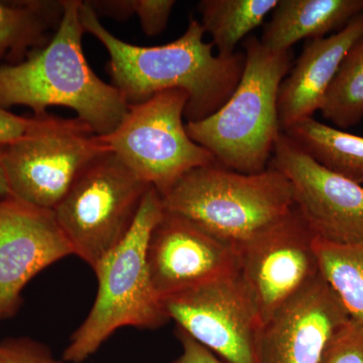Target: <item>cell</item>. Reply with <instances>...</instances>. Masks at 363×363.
Returning <instances> with one entry per match:
<instances>
[{
    "instance_id": "cell-8",
    "label": "cell",
    "mask_w": 363,
    "mask_h": 363,
    "mask_svg": "<svg viewBox=\"0 0 363 363\" xmlns=\"http://www.w3.org/2000/svg\"><path fill=\"white\" fill-rule=\"evenodd\" d=\"M106 152L101 136L78 117L33 114L25 135L4 149L11 195L52 210L83 169Z\"/></svg>"
},
{
    "instance_id": "cell-1",
    "label": "cell",
    "mask_w": 363,
    "mask_h": 363,
    "mask_svg": "<svg viewBox=\"0 0 363 363\" xmlns=\"http://www.w3.org/2000/svg\"><path fill=\"white\" fill-rule=\"evenodd\" d=\"M80 21L85 33L99 40L108 52L111 85L128 105L140 104L164 91L183 90L189 96L185 119L196 123L225 104L245 71V52L214 55L213 44L204 42V28L196 20L190 21L179 39L155 47L118 39L86 1L81 2Z\"/></svg>"
},
{
    "instance_id": "cell-11",
    "label": "cell",
    "mask_w": 363,
    "mask_h": 363,
    "mask_svg": "<svg viewBox=\"0 0 363 363\" xmlns=\"http://www.w3.org/2000/svg\"><path fill=\"white\" fill-rule=\"evenodd\" d=\"M269 167L290 181L295 206L319 240H363V186L329 171L281 131Z\"/></svg>"
},
{
    "instance_id": "cell-21",
    "label": "cell",
    "mask_w": 363,
    "mask_h": 363,
    "mask_svg": "<svg viewBox=\"0 0 363 363\" xmlns=\"http://www.w3.org/2000/svg\"><path fill=\"white\" fill-rule=\"evenodd\" d=\"M320 111L339 128H350L362 121L363 37L344 57Z\"/></svg>"
},
{
    "instance_id": "cell-10",
    "label": "cell",
    "mask_w": 363,
    "mask_h": 363,
    "mask_svg": "<svg viewBox=\"0 0 363 363\" xmlns=\"http://www.w3.org/2000/svg\"><path fill=\"white\" fill-rule=\"evenodd\" d=\"M316 235L296 206L236 247L238 274L262 321L320 274Z\"/></svg>"
},
{
    "instance_id": "cell-9",
    "label": "cell",
    "mask_w": 363,
    "mask_h": 363,
    "mask_svg": "<svg viewBox=\"0 0 363 363\" xmlns=\"http://www.w3.org/2000/svg\"><path fill=\"white\" fill-rule=\"evenodd\" d=\"M169 320L224 363H259L264 321L240 274L162 300Z\"/></svg>"
},
{
    "instance_id": "cell-13",
    "label": "cell",
    "mask_w": 363,
    "mask_h": 363,
    "mask_svg": "<svg viewBox=\"0 0 363 363\" xmlns=\"http://www.w3.org/2000/svg\"><path fill=\"white\" fill-rule=\"evenodd\" d=\"M150 278L164 300L213 279L238 274V250L195 222L164 210L147 247Z\"/></svg>"
},
{
    "instance_id": "cell-22",
    "label": "cell",
    "mask_w": 363,
    "mask_h": 363,
    "mask_svg": "<svg viewBox=\"0 0 363 363\" xmlns=\"http://www.w3.org/2000/svg\"><path fill=\"white\" fill-rule=\"evenodd\" d=\"M319 363H363V328L347 322L329 341Z\"/></svg>"
},
{
    "instance_id": "cell-19",
    "label": "cell",
    "mask_w": 363,
    "mask_h": 363,
    "mask_svg": "<svg viewBox=\"0 0 363 363\" xmlns=\"http://www.w3.org/2000/svg\"><path fill=\"white\" fill-rule=\"evenodd\" d=\"M279 0H202L198 4L201 26L210 33L219 56L235 54L248 33L264 23Z\"/></svg>"
},
{
    "instance_id": "cell-23",
    "label": "cell",
    "mask_w": 363,
    "mask_h": 363,
    "mask_svg": "<svg viewBox=\"0 0 363 363\" xmlns=\"http://www.w3.org/2000/svg\"><path fill=\"white\" fill-rule=\"evenodd\" d=\"M0 363H68L57 359L49 346L30 337H9L0 341Z\"/></svg>"
},
{
    "instance_id": "cell-27",
    "label": "cell",
    "mask_w": 363,
    "mask_h": 363,
    "mask_svg": "<svg viewBox=\"0 0 363 363\" xmlns=\"http://www.w3.org/2000/svg\"><path fill=\"white\" fill-rule=\"evenodd\" d=\"M4 145H0V197L11 194L4 167Z\"/></svg>"
},
{
    "instance_id": "cell-20",
    "label": "cell",
    "mask_w": 363,
    "mask_h": 363,
    "mask_svg": "<svg viewBox=\"0 0 363 363\" xmlns=\"http://www.w3.org/2000/svg\"><path fill=\"white\" fill-rule=\"evenodd\" d=\"M320 272L351 321L363 328V240L332 243L316 238Z\"/></svg>"
},
{
    "instance_id": "cell-6",
    "label": "cell",
    "mask_w": 363,
    "mask_h": 363,
    "mask_svg": "<svg viewBox=\"0 0 363 363\" xmlns=\"http://www.w3.org/2000/svg\"><path fill=\"white\" fill-rule=\"evenodd\" d=\"M150 187L111 150L87 164L52 209L74 255L96 266L130 233Z\"/></svg>"
},
{
    "instance_id": "cell-4",
    "label": "cell",
    "mask_w": 363,
    "mask_h": 363,
    "mask_svg": "<svg viewBox=\"0 0 363 363\" xmlns=\"http://www.w3.org/2000/svg\"><path fill=\"white\" fill-rule=\"evenodd\" d=\"M162 214L161 195L150 187L130 233L92 269L98 281L96 298L64 350L66 362H84L123 327L154 330L169 321L147 262L150 234Z\"/></svg>"
},
{
    "instance_id": "cell-25",
    "label": "cell",
    "mask_w": 363,
    "mask_h": 363,
    "mask_svg": "<svg viewBox=\"0 0 363 363\" xmlns=\"http://www.w3.org/2000/svg\"><path fill=\"white\" fill-rule=\"evenodd\" d=\"M176 335L182 345V354L172 363H224L180 328H177Z\"/></svg>"
},
{
    "instance_id": "cell-3",
    "label": "cell",
    "mask_w": 363,
    "mask_h": 363,
    "mask_svg": "<svg viewBox=\"0 0 363 363\" xmlns=\"http://www.w3.org/2000/svg\"><path fill=\"white\" fill-rule=\"evenodd\" d=\"M245 66L230 98L211 116L186 123L217 164L242 174L269 168L279 126V87L293 67L292 51L274 52L255 35L243 42Z\"/></svg>"
},
{
    "instance_id": "cell-2",
    "label": "cell",
    "mask_w": 363,
    "mask_h": 363,
    "mask_svg": "<svg viewBox=\"0 0 363 363\" xmlns=\"http://www.w3.org/2000/svg\"><path fill=\"white\" fill-rule=\"evenodd\" d=\"M81 2L64 0L63 18L45 47L30 52L21 63L0 66V106L23 105L35 116L50 106L67 107L98 135H105L121 123L128 105L85 58Z\"/></svg>"
},
{
    "instance_id": "cell-12",
    "label": "cell",
    "mask_w": 363,
    "mask_h": 363,
    "mask_svg": "<svg viewBox=\"0 0 363 363\" xmlns=\"http://www.w3.org/2000/svg\"><path fill=\"white\" fill-rule=\"evenodd\" d=\"M74 255L52 209L0 197V321L23 305V291L37 274Z\"/></svg>"
},
{
    "instance_id": "cell-7",
    "label": "cell",
    "mask_w": 363,
    "mask_h": 363,
    "mask_svg": "<svg viewBox=\"0 0 363 363\" xmlns=\"http://www.w3.org/2000/svg\"><path fill=\"white\" fill-rule=\"evenodd\" d=\"M188 101L183 90L157 93L128 105L121 123L100 135L111 152L161 196L192 169L217 164L213 155L186 130Z\"/></svg>"
},
{
    "instance_id": "cell-14",
    "label": "cell",
    "mask_w": 363,
    "mask_h": 363,
    "mask_svg": "<svg viewBox=\"0 0 363 363\" xmlns=\"http://www.w3.org/2000/svg\"><path fill=\"white\" fill-rule=\"evenodd\" d=\"M350 320L320 272L264 322L259 363H319L329 341Z\"/></svg>"
},
{
    "instance_id": "cell-16",
    "label": "cell",
    "mask_w": 363,
    "mask_h": 363,
    "mask_svg": "<svg viewBox=\"0 0 363 363\" xmlns=\"http://www.w3.org/2000/svg\"><path fill=\"white\" fill-rule=\"evenodd\" d=\"M362 11L363 0H279L260 42L272 51H291L298 40L339 32Z\"/></svg>"
},
{
    "instance_id": "cell-5",
    "label": "cell",
    "mask_w": 363,
    "mask_h": 363,
    "mask_svg": "<svg viewBox=\"0 0 363 363\" xmlns=\"http://www.w3.org/2000/svg\"><path fill=\"white\" fill-rule=\"evenodd\" d=\"M161 197L164 211L190 219L235 248L295 206L290 181L271 167L257 174L217 164L200 167Z\"/></svg>"
},
{
    "instance_id": "cell-18",
    "label": "cell",
    "mask_w": 363,
    "mask_h": 363,
    "mask_svg": "<svg viewBox=\"0 0 363 363\" xmlns=\"http://www.w3.org/2000/svg\"><path fill=\"white\" fill-rule=\"evenodd\" d=\"M283 133L324 168L362 185V136L326 125L313 117L298 121Z\"/></svg>"
},
{
    "instance_id": "cell-24",
    "label": "cell",
    "mask_w": 363,
    "mask_h": 363,
    "mask_svg": "<svg viewBox=\"0 0 363 363\" xmlns=\"http://www.w3.org/2000/svg\"><path fill=\"white\" fill-rule=\"evenodd\" d=\"M175 0H133L135 16L140 20L143 33L156 37L168 26Z\"/></svg>"
},
{
    "instance_id": "cell-15",
    "label": "cell",
    "mask_w": 363,
    "mask_h": 363,
    "mask_svg": "<svg viewBox=\"0 0 363 363\" xmlns=\"http://www.w3.org/2000/svg\"><path fill=\"white\" fill-rule=\"evenodd\" d=\"M363 37V11L329 37L308 40L279 91L281 131L321 109L327 91L350 48Z\"/></svg>"
},
{
    "instance_id": "cell-17",
    "label": "cell",
    "mask_w": 363,
    "mask_h": 363,
    "mask_svg": "<svg viewBox=\"0 0 363 363\" xmlns=\"http://www.w3.org/2000/svg\"><path fill=\"white\" fill-rule=\"evenodd\" d=\"M63 16L64 0L0 1V60L14 65L45 47Z\"/></svg>"
},
{
    "instance_id": "cell-26",
    "label": "cell",
    "mask_w": 363,
    "mask_h": 363,
    "mask_svg": "<svg viewBox=\"0 0 363 363\" xmlns=\"http://www.w3.org/2000/svg\"><path fill=\"white\" fill-rule=\"evenodd\" d=\"M32 123V117L16 116L0 106V145H9L25 135Z\"/></svg>"
}]
</instances>
